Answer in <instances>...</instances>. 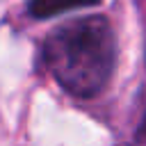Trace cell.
<instances>
[{
  "label": "cell",
  "instance_id": "obj_2",
  "mask_svg": "<svg viewBox=\"0 0 146 146\" xmlns=\"http://www.w3.org/2000/svg\"><path fill=\"white\" fill-rule=\"evenodd\" d=\"M100 0H30L27 2V14L36 21L41 18H52L64 11H73L80 7H91L98 5Z\"/></svg>",
  "mask_w": 146,
  "mask_h": 146
},
{
  "label": "cell",
  "instance_id": "obj_1",
  "mask_svg": "<svg viewBox=\"0 0 146 146\" xmlns=\"http://www.w3.org/2000/svg\"><path fill=\"white\" fill-rule=\"evenodd\" d=\"M41 57L64 91L75 98H94L114 73V30L105 16L66 21L46 36Z\"/></svg>",
  "mask_w": 146,
  "mask_h": 146
},
{
  "label": "cell",
  "instance_id": "obj_3",
  "mask_svg": "<svg viewBox=\"0 0 146 146\" xmlns=\"http://www.w3.org/2000/svg\"><path fill=\"white\" fill-rule=\"evenodd\" d=\"M144 130H146V121H144Z\"/></svg>",
  "mask_w": 146,
  "mask_h": 146
}]
</instances>
